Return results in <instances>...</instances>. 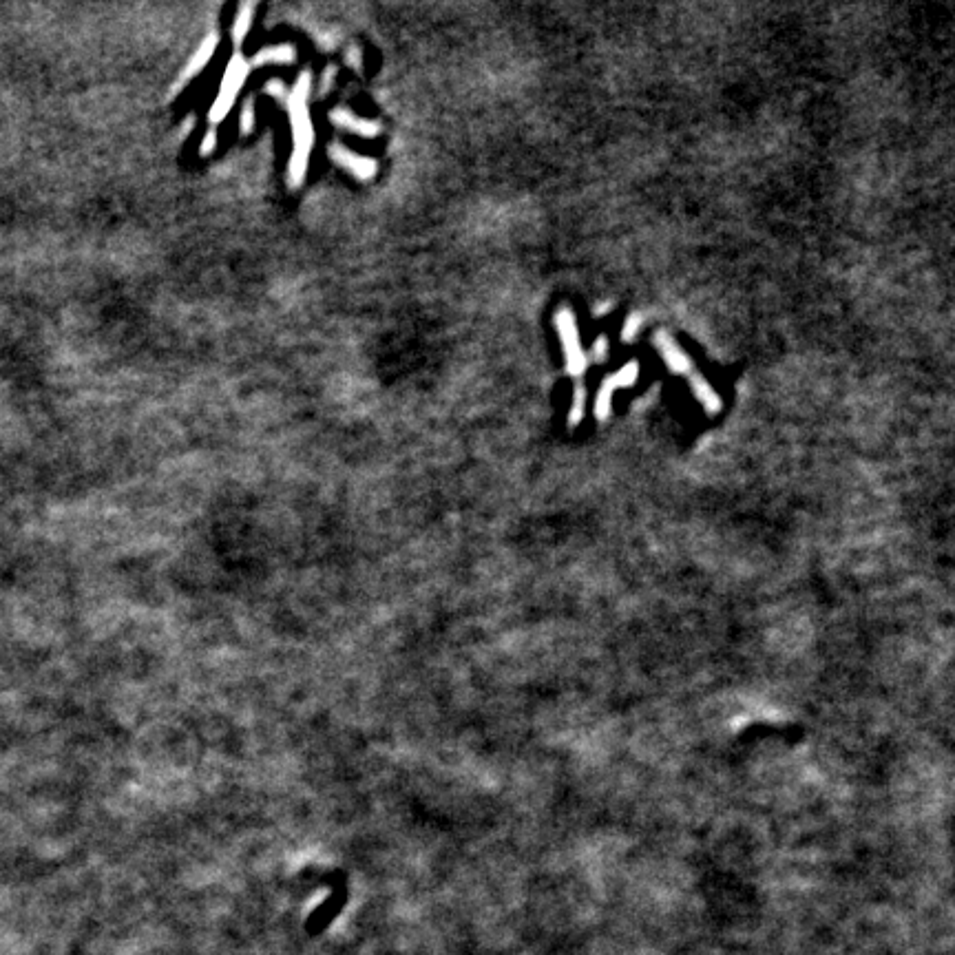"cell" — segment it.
<instances>
[{
  "instance_id": "4",
  "label": "cell",
  "mask_w": 955,
  "mask_h": 955,
  "mask_svg": "<svg viewBox=\"0 0 955 955\" xmlns=\"http://www.w3.org/2000/svg\"><path fill=\"white\" fill-rule=\"evenodd\" d=\"M688 376H690V390H692V394H695L697 401H699L703 407H706V412L717 414L719 407H721L719 394H717L715 390H712V385H710L706 379H703L701 374L690 372Z\"/></svg>"
},
{
  "instance_id": "9",
  "label": "cell",
  "mask_w": 955,
  "mask_h": 955,
  "mask_svg": "<svg viewBox=\"0 0 955 955\" xmlns=\"http://www.w3.org/2000/svg\"><path fill=\"white\" fill-rule=\"evenodd\" d=\"M250 20H253V5L250 7H244V12H241L239 16V23H237V38H241V34H244V29L250 27Z\"/></svg>"
},
{
  "instance_id": "1",
  "label": "cell",
  "mask_w": 955,
  "mask_h": 955,
  "mask_svg": "<svg viewBox=\"0 0 955 955\" xmlns=\"http://www.w3.org/2000/svg\"><path fill=\"white\" fill-rule=\"evenodd\" d=\"M555 325H558L560 339H562V348L566 356V367L573 376H582L586 370V354L580 345V334H577V323H575V314L569 308H562L555 317Z\"/></svg>"
},
{
  "instance_id": "6",
  "label": "cell",
  "mask_w": 955,
  "mask_h": 955,
  "mask_svg": "<svg viewBox=\"0 0 955 955\" xmlns=\"http://www.w3.org/2000/svg\"><path fill=\"white\" fill-rule=\"evenodd\" d=\"M584 403H586V390L582 383H577L575 387V396H573V409H571V425H575L580 418L584 416Z\"/></svg>"
},
{
  "instance_id": "8",
  "label": "cell",
  "mask_w": 955,
  "mask_h": 955,
  "mask_svg": "<svg viewBox=\"0 0 955 955\" xmlns=\"http://www.w3.org/2000/svg\"><path fill=\"white\" fill-rule=\"evenodd\" d=\"M639 328H642V317H639V314H631L624 325V341H633Z\"/></svg>"
},
{
  "instance_id": "2",
  "label": "cell",
  "mask_w": 955,
  "mask_h": 955,
  "mask_svg": "<svg viewBox=\"0 0 955 955\" xmlns=\"http://www.w3.org/2000/svg\"><path fill=\"white\" fill-rule=\"evenodd\" d=\"M637 376H639V365L635 361L624 365L622 370L615 372L613 376H608V379L600 387V394H597V403H595L597 418H602V421H604V418H608V414H611V407H613L615 390H619V387H626V385H633L637 381Z\"/></svg>"
},
{
  "instance_id": "7",
  "label": "cell",
  "mask_w": 955,
  "mask_h": 955,
  "mask_svg": "<svg viewBox=\"0 0 955 955\" xmlns=\"http://www.w3.org/2000/svg\"><path fill=\"white\" fill-rule=\"evenodd\" d=\"M292 58H295V51H292V47H277V49H270V51H261V60H264V62H290Z\"/></svg>"
},
{
  "instance_id": "3",
  "label": "cell",
  "mask_w": 955,
  "mask_h": 955,
  "mask_svg": "<svg viewBox=\"0 0 955 955\" xmlns=\"http://www.w3.org/2000/svg\"><path fill=\"white\" fill-rule=\"evenodd\" d=\"M655 345H657V350L661 352V356H664V361L666 365L670 367V370L677 372V374H690L692 372V361L686 356V352L679 348V343L670 337L668 332H657L655 334Z\"/></svg>"
},
{
  "instance_id": "5",
  "label": "cell",
  "mask_w": 955,
  "mask_h": 955,
  "mask_svg": "<svg viewBox=\"0 0 955 955\" xmlns=\"http://www.w3.org/2000/svg\"><path fill=\"white\" fill-rule=\"evenodd\" d=\"M332 118H334V120H339V122H341V127L350 129V131H356V133H361V135H374L376 131H379V129H376V127H372L370 122H361V120H356V118L352 120L350 115H348V113H343V111L334 113Z\"/></svg>"
},
{
  "instance_id": "10",
  "label": "cell",
  "mask_w": 955,
  "mask_h": 955,
  "mask_svg": "<svg viewBox=\"0 0 955 955\" xmlns=\"http://www.w3.org/2000/svg\"><path fill=\"white\" fill-rule=\"evenodd\" d=\"M606 354H608V341L600 339L595 343V350H593L595 361H606Z\"/></svg>"
}]
</instances>
